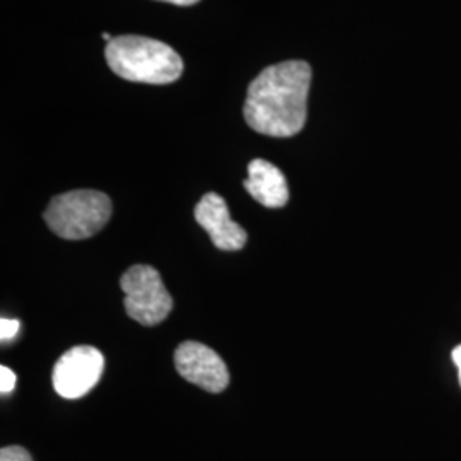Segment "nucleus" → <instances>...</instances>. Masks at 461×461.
Masks as SVG:
<instances>
[{"label":"nucleus","instance_id":"obj_1","mask_svg":"<svg viewBox=\"0 0 461 461\" xmlns=\"http://www.w3.org/2000/svg\"><path fill=\"white\" fill-rule=\"evenodd\" d=\"M312 67L289 60L267 67L248 87L245 120L255 132L268 137H293L308 118Z\"/></svg>","mask_w":461,"mask_h":461},{"label":"nucleus","instance_id":"obj_2","mask_svg":"<svg viewBox=\"0 0 461 461\" xmlns=\"http://www.w3.org/2000/svg\"><path fill=\"white\" fill-rule=\"evenodd\" d=\"M104 57L116 76L131 83H175L183 74L182 57L163 41L146 36H116L106 43Z\"/></svg>","mask_w":461,"mask_h":461},{"label":"nucleus","instance_id":"obj_3","mask_svg":"<svg viewBox=\"0 0 461 461\" xmlns=\"http://www.w3.org/2000/svg\"><path fill=\"white\" fill-rule=\"evenodd\" d=\"M112 200L98 190H72L50 202L45 222L64 240H86L106 226Z\"/></svg>","mask_w":461,"mask_h":461},{"label":"nucleus","instance_id":"obj_4","mask_svg":"<svg viewBox=\"0 0 461 461\" xmlns=\"http://www.w3.org/2000/svg\"><path fill=\"white\" fill-rule=\"evenodd\" d=\"M125 293V310L137 323L154 327L165 321L173 310V299L159 272L149 265H133L120 279Z\"/></svg>","mask_w":461,"mask_h":461},{"label":"nucleus","instance_id":"obj_5","mask_svg":"<svg viewBox=\"0 0 461 461\" xmlns=\"http://www.w3.org/2000/svg\"><path fill=\"white\" fill-rule=\"evenodd\" d=\"M103 369L104 357L96 347H74L55 364L51 383L62 398L76 400L87 395L98 384Z\"/></svg>","mask_w":461,"mask_h":461},{"label":"nucleus","instance_id":"obj_6","mask_svg":"<svg viewBox=\"0 0 461 461\" xmlns=\"http://www.w3.org/2000/svg\"><path fill=\"white\" fill-rule=\"evenodd\" d=\"M175 366L182 378L211 393H221L230 384V371L221 356L200 342L180 344L175 352Z\"/></svg>","mask_w":461,"mask_h":461},{"label":"nucleus","instance_id":"obj_7","mask_svg":"<svg viewBox=\"0 0 461 461\" xmlns=\"http://www.w3.org/2000/svg\"><path fill=\"white\" fill-rule=\"evenodd\" d=\"M198 224L207 230L215 248L222 251H238L247 243V230L230 219L226 200L214 192L205 194L195 207Z\"/></svg>","mask_w":461,"mask_h":461},{"label":"nucleus","instance_id":"obj_8","mask_svg":"<svg viewBox=\"0 0 461 461\" xmlns=\"http://www.w3.org/2000/svg\"><path fill=\"white\" fill-rule=\"evenodd\" d=\"M243 185L251 197L268 209L284 207L289 200L284 173L265 159H253L248 165V178Z\"/></svg>","mask_w":461,"mask_h":461},{"label":"nucleus","instance_id":"obj_9","mask_svg":"<svg viewBox=\"0 0 461 461\" xmlns=\"http://www.w3.org/2000/svg\"><path fill=\"white\" fill-rule=\"evenodd\" d=\"M0 461H33L28 449L21 446H7L0 451Z\"/></svg>","mask_w":461,"mask_h":461},{"label":"nucleus","instance_id":"obj_10","mask_svg":"<svg viewBox=\"0 0 461 461\" xmlns=\"http://www.w3.org/2000/svg\"><path fill=\"white\" fill-rule=\"evenodd\" d=\"M19 330H21L19 320H9V318L0 320V339H2V342H9V340L16 339Z\"/></svg>","mask_w":461,"mask_h":461},{"label":"nucleus","instance_id":"obj_11","mask_svg":"<svg viewBox=\"0 0 461 461\" xmlns=\"http://www.w3.org/2000/svg\"><path fill=\"white\" fill-rule=\"evenodd\" d=\"M14 386H16V375L9 367L2 366L0 367V392H2V395H9L14 390Z\"/></svg>","mask_w":461,"mask_h":461},{"label":"nucleus","instance_id":"obj_12","mask_svg":"<svg viewBox=\"0 0 461 461\" xmlns=\"http://www.w3.org/2000/svg\"><path fill=\"white\" fill-rule=\"evenodd\" d=\"M451 357H453V363H455L456 369H458V378H460L461 383V346L455 347V348H453Z\"/></svg>","mask_w":461,"mask_h":461},{"label":"nucleus","instance_id":"obj_13","mask_svg":"<svg viewBox=\"0 0 461 461\" xmlns=\"http://www.w3.org/2000/svg\"><path fill=\"white\" fill-rule=\"evenodd\" d=\"M159 2H169V4H175V5H194L200 0H159Z\"/></svg>","mask_w":461,"mask_h":461}]
</instances>
